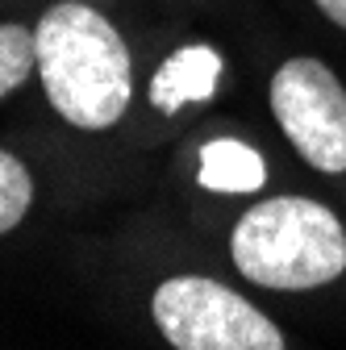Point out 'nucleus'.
<instances>
[{
    "mask_svg": "<svg viewBox=\"0 0 346 350\" xmlns=\"http://www.w3.org/2000/svg\"><path fill=\"white\" fill-rule=\"evenodd\" d=\"M230 258L258 288L309 292L346 271V226L313 196H267L238 217Z\"/></svg>",
    "mask_w": 346,
    "mask_h": 350,
    "instance_id": "2",
    "label": "nucleus"
},
{
    "mask_svg": "<svg viewBox=\"0 0 346 350\" xmlns=\"http://www.w3.org/2000/svg\"><path fill=\"white\" fill-rule=\"evenodd\" d=\"M313 5H317L334 25H342V29H346V0H313Z\"/></svg>",
    "mask_w": 346,
    "mask_h": 350,
    "instance_id": "9",
    "label": "nucleus"
},
{
    "mask_svg": "<svg viewBox=\"0 0 346 350\" xmlns=\"http://www.w3.org/2000/svg\"><path fill=\"white\" fill-rule=\"evenodd\" d=\"M196 180L213 192H254L267 180V163L254 146H246L238 138H213L200 146Z\"/></svg>",
    "mask_w": 346,
    "mask_h": 350,
    "instance_id": "6",
    "label": "nucleus"
},
{
    "mask_svg": "<svg viewBox=\"0 0 346 350\" xmlns=\"http://www.w3.org/2000/svg\"><path fill=\"white\" fill-rule=\"evenodd\" d=\"M34 33L51 109L75 129H113L134 100V63L117 25L83 0H59Z\"/></svg>",
    "mask_w": 346,
    "mask_h": 350,
    "instance_id": "1",
    "label": "nucleus"
},
{
    "mask_svg": "<svg viewBox=\"0 0 346 350\" xmlns=\"http://www.w3.org/2000/svg\"><path fill=\"white\" fill-rule=\"evenodd\" d=\"M38 71V33L21 21H0V100Z\"/></svg>",
    "mask_w": 346,
    "mask_h": 350,
    "instance_id": "7",
    "label": "nucleus"
},
{
    "mask_svg": "<svg viewBox=\"0 0 346 350\" xmlns=\"http://www.w3.org/2000/svg\"><path fill=\"white\" fill-rule=\"evenodd\" d=\"M222 55L213 46H184L176 55H167L163 67L150 79V105L159 113H180L188 105H200L217 92L222 79Z\"/></svg>",
    "mask_w": 346,
    "mask_h": 350,
    "instance_id": "5",
    "label": "nucleus"
},
{
    "mask_svg": "<svg viewBox=\"0 0 346 350\" xmlns=\"http://www.w3.org/2000/svg\"><path fill=\"white\" fill-rule=\"evenodd\" d=\"M150 317L171 350H284V334L267 313L209 275L163 280L150 296Z\"/></svg>",
    "mask_w": 346,
    "mask_h": 350,
    "instance_id": "3",
    "label": "nucleus"
},
{
    "mask_svg": "<svg viewBox=\"0 0 346 350\" xmlns=\"http://www.w3.org/2000/svg\"><path fill=\"white\" fill-rule=\"evenodd\" d=\"M34 204V175L29 167L0 146V234H9L25 221Z\"/></svg>",
    "mask_w": 346,
    "mask_h": 350,
    "instance_id": "8",
    "label": "nucleus"
},
{
    "mask_svg": "<svg viewBox=\"0 0 346 350\" xmlns=\"http://www.w3.org/2000/svg\"><path fill=\"white\" fill-rule=\"evenodd\" d=\"M271 113L292 150L321 175H346V88L309 55H296L271 75Z\"/></svg>",
    "mask_w": 346,
    "mask_h": 350,
    "instance_id": "4",
    "label": "nucleus"
}]
</instances>
